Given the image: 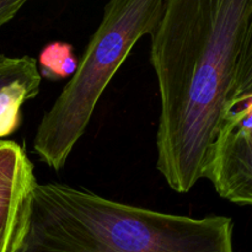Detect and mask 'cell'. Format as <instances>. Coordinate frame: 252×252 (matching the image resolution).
<instances>
[{"instance_id":"obj_1","label":"cell","mask_w":252,"mask_h":252,"mask_svg":"<svg viewBox=\"0 0 252 252\" xmlns=\"http://www.w3.org/2000/svg\"><path fill=\"white\" fill-rule=\"evenodd\" d=\"M252 0H165L150 32L160 91L157 169L187 193L203 177L229 102Z\"/></svg>"},{"instance_id":"obj_2","label":"cell","mask_w":252,"mask_h":252,"mask_svg":"<svg viewBox=\"0 0 252 252\" xmlns=\"http://www.w3.org/2000/svg\"><path fill=\"white\" fill-rule=\"evenodd\" d=\"M229 217L162 213L37 182L12 252H234Z\"/></svg>"},{"instance_id":"obj_3","label":"cell","mask_w":252,"mask_h":252,"mask_svg":"<svg viewBox=\"0 0 252 252\" xmlns=\"http://www.w3.org/2000/svg\"><path fill=\"white\" fill-rule=\"evenodd\" d=\"M165 0H112L80 58L75 73L37 126L33 150L61 171L88 128L98 100L130 51L150 34Z\"/></svg>"},{"instance_id":"obj_4","label":"cell","mask_w":252,"mask_h":252,"mask_svg":"<svg viewBox=\"0 0 252 252\" xmlns=\"http://www.w3.org/2000/svg\"><path fill=\"white\" fill-rule=\"evenodd\" d=\"M203 177L221 198L252 206V96L228 102Z\"/></svg>"},{"instance_id":"obj_5","label":"cell","mask_w":252,"mask_h":252,"mask_svg":"<svg viewBox=\"0 0 252 252\" xmlns=\"http://www.w3.org/2000/svg\"><path fill=\"white\" fill-rule=\"evenodd\" d=\"M37 180L24 148L0 140V252H12Z\"/></svg>"},{"instance_id":"obj_6","label":"cell","mask_w":252,"mask_h":252,"mask_svg":"<svg viewBox=\"0 0 252 252\" xmlns=\"http://www.w3.org/2000/svg\"><path fill=\"white\" fill-rule=\"evenodd\" d=\"M245 96H252V2L241 32L229 101Z\"/></svg>"},{"instance_id":"obj_7","label":"cell","mask_w":252,"mask_h":252,"mask_svg":"<svg viewBox=\"0 0 252 252\" xmlns=\"http://www.w3.org/2000/svg\"><path fill=\"white\" fill-rule=\"evenodd\" d=\"M79 61L74 56L70 44L65 42H52L42 49L37 65L41 78L63 80L75 73Z\"/></svg>"},{"instance_id":"obj_8","label":"cell","mask_w":252,"mask_h":252,"mask_svg":"<svg viewBox=\"0 0 252 252\" xmlns=\"http://www.w3.org/2000/svg\"><path fill=\"white\" fill-rule=\"evenodd\" d=\"M39 75L37 61L32 57H9L0 54V89L14 81Z\"/></svg>"},{"instance_id":"obj_9","label":"cell","mask_w":252,"mask_h":252,"mask_svg":"<svg viewBox=\"0 0 252 252\" xmlns=\"http://www.w3.org/2000/svg\"><path fill=\"white\" fill-rule=\"evenodd\" d=\"M25 4V0H0V27L14 19Z\"/></svg>"}]
</instances>
